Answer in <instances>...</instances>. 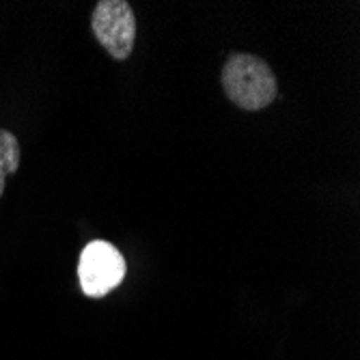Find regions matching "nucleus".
<instances>
[{"label":"nucleus","instance_id":"obj_1","mask_svg":"<svg viewBox=\"0 0 360 360\" xmlns=\"http://www.w3.org/2000/svg\"><path fill=\"white\" fill-rule=\"evenodd\" d=\"M220 80L229 100L248 112L268 108L278 95V82L272 68L255 54L236 52L229 56Z\"/></svg>","mask_w":360,"mask_h":360},{"label":"nucleus","instance_id":"obj_3","mask_svg":"<svg viewBox=\"0 0 360 360\" xmlns=\"http://www.w3.org/2000/svg\"><path fill=\"white\" fill-rule=\"evenodd\" d=\"M91 30L115 60H125L136 41V15L125 0H102L91 15Z\"/></svg>","mask_w":360,"mask_h":360},{"label":"nucleus","instance_id":"obj_2","mask_svg":"<svg viewBox=\"0 0 360 360\" xmlns=\"http://www.w3.org/2000/svg\"><path fill=\"white\" fill-rule=\"evenodd\" d=\"M127 274L125 259L110 242H89L78 261V281L89 298H104L117 289Z\"/></svg>","mask_w":360,"mask_h":360},{"label":"nucleus","instance_id":"obj_4","mask_svg":"<svg viewBox=\"0 0 360 360\" xmlns=\"http://www.w3.org/2000/svg\"><path fill=\"white\" fill-rule=\"evenodd\" d=\"M20 160H22V149L20 141L13 132L0 127V196L5 192L7 177L20 169Z\"/></svg>","mask_w":360,"mask_h":360}]
</instances>
